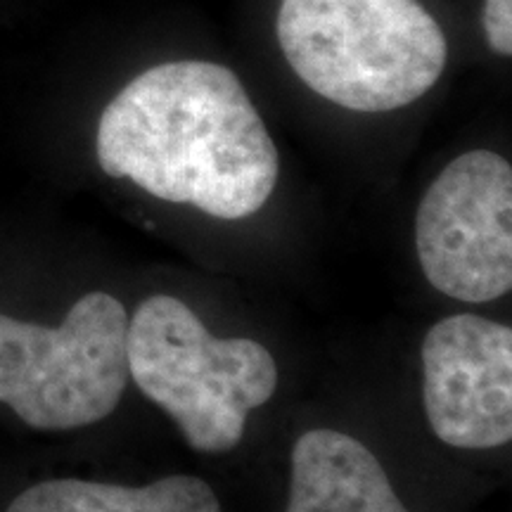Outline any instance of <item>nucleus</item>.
Listing matches in <instances>:
<instances>
[{
	"label": "nucleus",
	"mask_w": 512,
	"mask_h": 512,
	"mask_svg": "<svg viewBox=\"0 0 512 512\" xmlns=\"http://www.w3.org/2000/svg\"><path fill=\"white\" fill-rule=\"evenodd\" d=\"M107 176L223 221L273 195L278 150L238 76L214 62H166L136 76L102 112L95 138Z\"/></svg>",
	"instance_id": "nucleus-1"
},
{
	"label": "nucleus",
	"mask_w": 512,
	"mask_h": 512,
	"mask_svg": "<svg viewBox=\"0 0 512 512\" xmlns=\"http://www.w3.org/2000/svg\"><path fill=\"white\" fill-rule=\"evenodd\" d=\"M275 29L294 74L344 110H399L446 69L444 31L418 0H283Z\"/></svg>",
	"instance_id": "nucleus-2"
},
{
	"label": "nucleus",
	"mask_w": 512,
	"mask_h": 512,
	"mask_svg": "<svg viewBox=\"0 0 512 512\" xmlns=\"http://www.w3.org/2000/svg\"><path fill=\"white\" fill-rule=\"evenodd\" d=\"M128 377L200 453H228L247 415L278 389V366L254 339H221L181 299L155 294L128 320Z\"/></svg>",
	"instance_id": "nucleus-3"
},
{
	"label": "nucleus",
	"mask_w": 512,
	"mask_h": 512,
	"mask_svg": "<svg viewBox=\"0 0 512 512\" xmlns=\"http://www.w3.org/2000/svg\"><path fill=\"white\" fill-rule=\"evenodd\" d=\"M128 313L105 290L81 294L57 325L0 311V406L36 432L110 418L128 384Z\"/></svg>",
	"instance_id": "nucleus-4"
},
{
	"label": "nucleus",
	"mask_w": 512,
	"mask_h": 512,
	"mask_svg": "<svg viewBox=\"0 0 512 512\" xmlns=\"http://www.w3.org/2000/svg\"><path fill=\"white\" fill-rule=\"evenodd\" d=\"M415 249L434 290L467 304L512 287V166L472 150L437 176L415 216Z\"/></svg>",
	"instance_id": "nucleus-5"
},
{
	"label": "nucleus",
	"mask_w": 512,
	"mask_h": 512,
	"mask_svg": "<svg viewBox=\"0 0 512 512\" xmlns=\"http://www.w3.org/2000/svg\"><path fill=\"white\" fill-rule=\"evenodd\" d=\"M422 401L432 432L453 448L512 439V330L475 313L432 325L422 342Z\"/></svg>",
	"instance_id": "nucleus-6"
},
{
	"label": "nucleus",
	"mask_w": 512,
	"mask_h": 512,
	"mask_svg": "<svg viewBox=\"0 0 512 512\" xmlns=\"http://www.w3.org/2000/svg\"><path fill=\"white\" fill-rule=\"evenodd\" d=\"M285 512H411L370 448L337 430H309L292 446Z\"/></svg>",
	"instance_id": "nucleus-7"
},
{
	"label": "nucleus",
	"mask_w": 512,
	"mask_h": 512,
	"mask_svg": "<svg viewBox=\"0 0 512 512\" xmlns=\"http://www.w3.org/2000/svg\"><path fill=\"white\" fill-rule=\"evenodd\" d=\"M3 512H221V503L204 479L188 475L147 486L57 477L29 484Z\"/></svg>",
	"instance_id": "nucleus-8"
},
{
	"label": "nucleus",
	"mask_w": 512,
	"mask_h": 512,
	"mask_svg": "<svg viewBox=\"0 0 512 512\" xmlns=\"http://www.w3.org/2000/svg\"><path fill=\"white\" fill-rule=\"evenodd\" d=\"M484 31L498 55H512V0H486Z\"/></svg>",
	"instance_id": "nucleus-9"
}]
</instances>
